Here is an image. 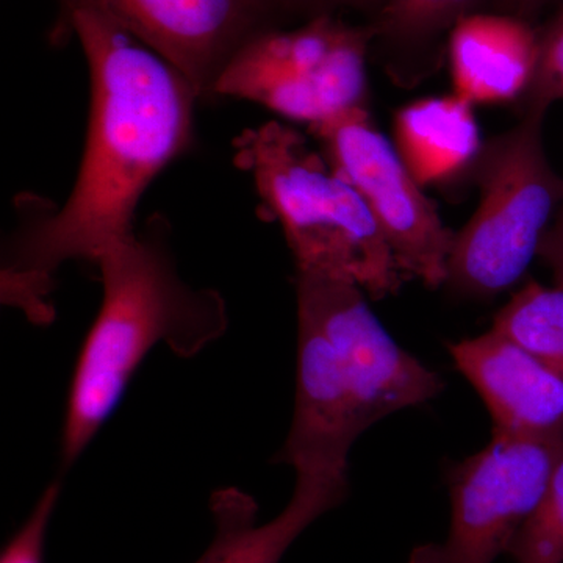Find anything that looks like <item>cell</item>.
<instances>
[{"label": "cell", "mask_w": 563, "mask_h": 563, "mask_svg": "<svg viewBox=\"0 0 563 563\" xmlns=\"http://www.w3.org/2000/svg\"><path fill=\"white\" fill-rule=\"evenodd\" d=\"M77 36L90 66L91 113L79 177L57 213H41L11 239L2 301L33 321L52 317L46 298L63 263H96L135 233L141 196L187 150L199 96L190 81L113 22L77 11Z\"/></svg>", "instance_id": "cell-1"}, {"label": "cell", "mask_w": 563, "mask_h": 563, "mask_svg": "<svg viewBox=\"0 0 563 563\" xmlns=\"http://www.w3.org/2000/svg\"><path fill=\"white\" fill-rule=\"evenodd\" d=\"M101 312L74 369L62 437V462L79 459L121 402L133 374L158 343L192 357L229 325L220 292L181 280L172 247V224L152 214L131 239L98 262Z\"/></svg>", "instance_id": "cell-2"}, {"label": "cell", "mask_w": 563, "mask_h": 563, "mask_svg": "<svg viewBox=\"0 0 563 563\" xmlns=\"http://www.w3.org/2000/svg\"><path fill=\"white\" fill-rule=\"evenodd\" d=\"M233 146L236 165L280 222L296 273L352 282L376 301L401 290L407 277L368 206L301 133L272 121L247 129Z\"/></svg>", "instance_id": "cell-3"}, {"label": "cell", "mask_w": 563, "mask_h": 563, "mask_svg": "<svg viewBox=\"0 0 563 563\" xmlns=\"http://www.w3.org/2000/svg\"><path fill=\"white\" fill-rule=\"evenodd\" d=\"M547 113L523 109L515 128L484 143L472 172L479 206L455 233L444 284L459 295L492 298L509 290L540 252L563 203V179L544 151Z\"/></svg>", "instance_id": "cell-4"}, {"label": "cell", "mask_w": 563, "mask_h": 563, "mask_svg": "<svg viewBox=\"0 0 563 563\" xmlns=\"http://www.w3.org/2000/svg\"><path fill=\"white\" fill-rule=\"evenodd\" d=\"M372 22L351 24L336 14L310 18L295 29L258 32L222 69L213 98L257 102L310 128L368 107L366 60Z\"/></svg>", "instance_id": "cell-5"}, {"label": "cell", "mask_w": 563, "mask_h": 563, "mask_svg": "<svg viewBox=\"0 0 563 563\" xmlns=\"http://www.w3.org/2000/svg\"><path fill=\"white\" fill-rule=\"evenodd\" d=\"M563 450L559 435L493 432L450 473L451 526L443 542L415 548L407 563H493L542 501Z\"/></svg>", "instance_id": "cell-6"}, {"label": "cell", "mask_w": 563, "mask_h": 563, "mask_svg": "<svg viewBox=\"0 0 563 563\" xmlns=\"http://www.w3.org/2000/svg\"><path fill=\"white\" fill-rule=\"evenodd\" d=\"M310 132L320 140L329 165L368 206L407 280H420L431 290L444 287L455 233L374 124L368 107Z\"/></svg>", "instance_id": "cell-7"}, {"label": "cell", "mask_w": 563, "mask_h": 563, "mask_svg": "<svg viewBox=\"0 0 563 563\" xmlns=\"http://www.w3.org/2000/svg\"><path fill=\"white\" fill-rule=\"evenodd\" d=\"M60 16L51 33L66 40L77 11L99 14L179 70L199 99L213 98L218 77L240 47L280 13L277 0H58Z\"/></svg>", "instance_id": "cell-8"}, {"label": "cell", "mask_w": 563, "mask_h": 563, "mask_svg": "<svg viewBox=\"0 0 563 563\" xmlns=\"http://www.w3.org/2000/svg\"><path fill=\"white\" fill-rule=\"evenodd\" d=\"M296 299L298 312L312 318L328 335L365 431L388 415L421 406L443 391L442 377L395 342L358 285L296 273Z\"/></svg>", "instance_id": "cell-9"}, {"label": "cell", "mask_w": 563, "mask_h": 563, "mask_svg": "<svg viewBox=\"0 0 563 563\" xmlns=\"http://www.w3.org/2000/svg\"><path fill=\"white\" fill-rule=\"evenodd\" d=\"M365 432L339 357L320 325L298 312L295 412L280 462L296 474L347 477V459Z\"/></svg>", "instance_id": "cell-10"}, {"label": "cell", "mask_w": 563, "mask_h": 563, "mask_svg": "<svg viewBox=\"0 0 563 563\" xmlns=\"http://www.w3.org/2000/svg\"><path fill=\"white\" fill-rule=\"evenodd\" d=\"M459 372L483 396L493 432L563 433V373L495 331L450 344Z\"/></svg>", "instance_id": "cell-11"}, {"label": "cell", "mask_w": 563, "mask_h": 563, "mask_svg": "<svg viewBox=\"0 0 563 563\" xmlns=\"http://www.w3.org/2000/svg\"><path fill=\"white\" fill-rule=\"evenodd\" d=\"M453 92L472 106L521 102L531 88L540 31L509 13L468 14L446 40Z\"/></svg>", "instance_id": "cell-12"}, {"label": "cell", "mask_w": 563, "mask_h": 563, "mask_svg": "<svg viewBox=\"0 0 563 563\" xmlns=\"http://www.w3.org/2000/svg\"><path fill=\"white\" fill-rule=\"evenodd\" d=\"M347 477L296 474L290 503L268 523H258V504L235 487L211 495L214 537L195 563H280L288 548L318 518L344 501Z\"/></svg>", "instance_id": "cell-13"}, {"label": "cell", "mask_w": 563, "mask_h": 563, "mask_svg": "<svg viewBox=\"0 0 563 563\" xmlns=\"http://www.w3.org/2000/svg\"><path fill=\"white\" fill-rule=\"evenodd\" d=\"M391 143L426 190L472 174L485 141L472 103L453 92L420 98L396 110Z\"/></svg>", "instance_id": "cell-14"}, {"label": "cell", "mask_w": 563, "mask_h": 563, "mask_svg": "<svg viewBox=\"0 0 563 563\" xmlns=\"http://www.w3.org/2000/svg\"><path fill=\"white\" fill-rule=\"evenodd\" d=\"M481 0H383L372 25L390 58L396 79L410 81L424 76L443 36L459 21L479 11Z\"/></svg>", "instance_id": "cell-15"}, {"label": "cell", "mask_w": 563, "mask_h": 563, "mask_svg": "<svg viewBox=\"0 0 563 563\" xmlns=\"http://www.w3.org/2000/svg\"><path fill=\"white\" fill-rule=\"evenodd\" d=\"M492 331L563 373V287L526 285L496 314Z\"/></svg>", "instance_id": "cell-16"}, {"label": "cell", "mask_w": 563, "mask_h": 563, "mask_svg": "<svg viewBox=\"0 0 563 563\" xmlns=\"http://www.w3.org/2000/svg\"><path fill=\"white\" fill-rule=\"evenodd\" d=\"M515 563H563V450L536 512L510 543Z\"/></svg>", "instance_id": "cell-17"}, {"label": "cell", "mask_w": 563, "mask_h": 563, "mask_svg": "<svg viewBox=\"0 0 563 563\" xmlns=\"http://www.w3.org/2000/svg\"><path fill=\"white\" fill-rule=\"evenodd\" d=\"M563 101V5L540 31V54L531 88L525 96L523 109L550 110Z\"/></svg>", "instance_id": "cell-18"}, {"label": "cell", "mask_w": 563, "mask_h": 563, "mask_svg": "<svg viewBox=\"0 0 563 563\" xmlns=\"http://www.w3.org/2000/svg\"><path fill=\"white\" fill-rule=\"evenodd\" d=\"M60 496V483H52L33 507L20 531L3 548L0 563H44V547L52 514Z\"/></svg>", "instance_id": "cell-19"}, {"label": "cell", "mask_w": 563, "mask_h": 563, "mask_svg": "<svg viewBox=\"0 0 563 563\" xmlns=\"http://www.w3.org/2000/svg\"><path fill=\"white\" fill-rule=\"evenodd\" d=\"M280 13H295L310 18L336 14L339 10H357L376 14L383 0H277Z\"/></svg>", "instance_id": "cell-20"}, {"label": "cell", "mask_w": 563, "mask_h": 563, "mask_svg": "<svg viewBox=\"0 0 563 563\" xmlns=\"http://www.w3.org/2000/svg\"><path fill=\"white\" fill-rule=\"evenodd\" d=\"M539 255L553 269L555 285L563 287V203L558 221L544 233Z\"/></svg>", "instance_id": "cell-21"}, {"label": "cell", "mask_w": 563, "mask_h": 563, "mask_svg": "<svg viewBox=\"0 0 563 563\" xmlns=\"http://www.w3.org/2000/svg\"><path fill=\"white\" fill-rule=\"evenodd\" d=\"M495 2L501 13L515 14V16L531 21L533 14L542 9L548 0H495Z\"/></svg>", "instance_id": "cell-22"}]
</instances>
